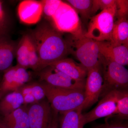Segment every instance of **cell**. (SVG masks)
<instances>
[{
	"mask_svg": "<svg viewBox=\"0 0 128 128\" xmlns=\"http://www.w3.org/2000/svg\"><path fill=\"white\" fill-rule=\"evenodd\" d=\"M29 34L39 57L38 72L71 54L70 37L64 38L61 32L46 21L39 24Z\"/></svg>",
	"mask_w": 128,
	"mask_h": 128,
	"instance_id": "obj_1",
	"label": "cell"
},
{
	"mask_svg": "<svg viewBox=\"0 0 128 128\" xmlns=\"http://www.w3.org/2000/svg\"><path fill=\"white\" fill-rule=\"evenodd\" d=\"M40 82L42 85L46 98L51 108L59 114L83 105L85 98L84 90L57 88Z\"/></svg>",
	"mask_w": 128,
	"mask_h": 128,
	"instance_id": "obj_2",
	"label": "cell"
},
{
	"mask_svg": "<svg viewBox=\"0 0 128 128\" xmlns=\"http://www.w3.org/2000/svg\"><path fill=\"white\" fill-rule=\"evenodd\" d=\"M71 54L88 70L101 63L98 42L83 36L76 38L70 35Z\"/></svg>",
	"mask_w": 128,
	"mask_h": 128,
	"instance_id": "obj_3",
	"label": "cell"
},
{
	"mask_svg": "<svg viewBox=\"0 0 128 128\" xmlns=\"http://www.w3.org/2000/svg\"><path fill=\"white\" fill-rule=\"evenodd\" d=\"M116 13V5L92 17L84 36L97 42L110 41Z\"/></svg>",
	"mask_w": 128,
	"mask_h": 128,
	"instance_id": "obj_4",
	"label": "cell"
},
{
	"mask_svg": "<svg viewBox=\"0 0 128 128\" xmlns=\"http://www.w3.org/2000/svg\"><path fill=\"white\" fill-rule=\"evenodd\" d=\"M51 19L54 27L60 32L69 33L76 38L84 34L78 13L66 2H62Z\"/></svg>",
	"mask_w": 128,
	"mask_h": 128,
	"instance_id": "obj_5",
	"label": "cell"
},
{
	"mask_svg": "<svg viewBox=\"0 0 128 128\" xmlns=\"http://www.w3.org/2000/svg\"><path fill=\"white\" fill-rule=\"evenodd\" d=\"M101 62L104 78L103 89L102 94L104 96L113 90L128 89V70L124 66L116 62L105 60L102 56Z\"/></svg>",
	"mask_w": 128,
	"mask_h": 128,
	"instance_id": "obj_6",
	"label": "cell"
},
{
	"mask_svg": "<svg viewBox=\"0 0 128 128\" xmlns=\"http://www.w3.org/2000/svg\"><path fill=\"white\" fill-rule=\"evenodd\" d=\"M31 73L16 64L4 72L0 81V100L6 94L17 91L32 79Z\"/></svg>",
	"mask_w": 128,
	"mask_h": 128,
	"instance_id": "obj_7",
	"label": "cell"
},
{
	"mask_svg": "<svg viewBox=\"0 0 128 128\" xmlns=\"http://www.w3.org/2000/svg\"><path fill=\"white\" fill-rule=\"evenodd\" d=\"M103 68L101 62L97 66L88 70L85 83L83 110L91 107L98 102L103 90Z\"/></svg>",
	"mask_w": 128,
	"mask_h": 128,
	"instance_id": "obj_8",
	"label": "cell"
},
{
	"mask_svg": "<svg viewBox=\"0 0 128 128\" xmlns=\"http://www.w3.org/2000/svg\"><path fill=\"white\" fill-rule=\"evenodd\" d=\"M36 73L39 77L40 81L53 87L84 90L86 82L73 80L50 66H46Z\"/></svg>",
	"mask_w": 128,
	"mask_h": 128,
	"instance_id": "obj_9",
	"label": "cell"
},
{
	"mask_svg": "<svg viewBox=\"0 0 128 128\" xmlns=\"http://www.w3.org/2000/svg\"><path fill=\"white\" fill-rule=\"evenodd\" d=\"M118 90H113L102 96L98 105L88 112L82 114L84 125L102 118H112L116 112V101Z\"/></svg>",
	"mask_w": 128,
	"mask_h": 128,
	"instance_id": "obj_10",
	"label": "cell"
},
{
	"mask_svg": "<svg viewBox=\"0 0 128 128\" xmlns=\"http://www.w3.org/2000/svg\"><path fill=\"white\" fill-rule=\"evenodd\" d=\"M30 128H48L52 110L45 98L36 103L27 105Z\"/></svg>",
	"mask_w": 128,
	"mask_h": 128,
	"instance_id": "obj_11",
	"label": "cell"
},
{
	"mask_svg": "<svg viewBox=\"0 0 128 128\" xmlns=\"http://www.w3.org/2000/svg\"><path fill=\"white\" fill-rule=\"evenodd\" d=\"M98 42L99 53L107 60L125 66L128 64V46H114L110 41Z\"/></svg>",
	"mask_w": 128,
	"mask_h": 128,
	"instance_id": "obj_12",
	"label": "cell"
},
{
	"mask_svg": "<svg viewBox=\"0 0 128 128\" xmlns=\"http://www.w3.org/2000/svg\"><path fill=\"white\" fill-rule=\"evenodd\" d=\"M20 20L27 24H36L41 19L43 6L41 1L26 0L19 4L18 9Z\"/></svg>",
	"mask_w": 128,
	"mask_h": 128,
	"instance_id": "obj_13",
	"label": "cell"
},
{
	"mask_svg": "<svg viewBox=\"0 0 128 128\" xmlns=\"http://www.w3.org/2000/svg\"><path fill=\"white\" fill-rule=\"evenodd\" d=\"M70 77L80 82H86L88 70L80 64L69 58H64L50 64Z\"/></svg>",
	"mask_w": 128,
	"mask_h": 128,
	"instance_id": "obj_14",
	"label": "cell"
},
{
	"mask_svg": "<svg viewBox=\"0 0 128 128\" xmlns=\"http://www.w3.org/2000/svg\"><path fill=\"white\" fill-rule=\"evenodd\" d=\"M17 45L7 34L0 35V73L12 66Z\"/></svg>",
	"mask_w": 128,
	"mask_h": 128,
	"instance_id": "obj_15",
	"label": "cell"
},
{
	"mask_svg": "<svg viewBox=\"0 0 128 128\" xmlns=\"http://www.w3.org/2000/svg\"><path fill=\"white\" fill-rule=\"evenodd\" d=\"M18 90L23 97L24 105L36 103L46 98L44 89L40 82H30Z\"/></svg>",
	"mask_w": 128,
	"mask_h": 128,
	"instance_id": "obj_16",
	"label": "cell"
},
{
	"mask_svg": "<svg viewBox=\"0 0 128 128\" xmlns=\"http://www.w3.org/2000/svg\"><path fill=\"white\" fill-rule=\"evenodd\" d=\"M0 120L6 128H30L27 105H22Z\"/></svg>",
	"mask_w": 128,
	"mask_h": 128,
	"instance_id": "obj_17",
	"label": "cell"
},
{
	"mask_svg": "<svg viewBox=\"0 0 128 128\" xmlns=\"http://www.w3.org/2000/svg\"><path fill=\"white\" fill-rule=\"evenodd\" d=\"M83 106L59 114V128H84L82 120Z\"/></svg>",
	"mask_w": 128,
	"mask_h": 128,
	"instance_id": "obj_18",
	"label": "cell"
},
{
	"mask_svg": "<svg viewBox=\"0 0 128 128\" xmlns=\"http://www.w3.org/2000/svg\"><path fill=\"white\" fill-rule=\"evenodd\" d=\"M23 105V97L18 90L10 92L0 100V114L5 116Z\"/></svg>",
	"mask_w": 128,
	"mask_h": 128,
	"instance_id": "obj_19",
	"label": "cell"
},
{
	"mask_svg": "<svg viewBox=\"0 0 128 128\" xmlns=\"http://www.w3.org/2000/svg\"><path fill=\"white\" fill-rule=\"evenodd\" d=\"M110 42L114 46H128V22L127 18L118 19L114 22Z\"/></svg>",
	"mask_w": 128,
	"mask_h": 128,
	"instance_id": "obj_20",
	"label": "cell"
},
{
	"mask_svg": "<svg viewBox=\"0 0 128 128\" xmlns=\"http://www.w3.org/2000/svg\"><path fill=\"white\" fill-rule=\"evenodd\" d=\"M31 40L30 34H24L18 44L16 50V56L17 62V64L26 70L29 69V46Z\"/></svg>",
	"mask_w": 128,
	"mask_h": 128,
	"instance_id": "obj_21",
	"label": "cell"
},
{
	"mask_svg": "<svg viewBox=\"0 0 128 128\" xmlns=\"http://www.w3.org/2000/svg\"><path fill=\"white\" fill-rule=\"evenodd\" d=\"M116 106V112L113 116L115 117V120L127 121L128 119V89L118 90Z\"/></svg>",
	"mask_w": 128,
	"mask_h": 128,
	"instance_id": "obj_22",
	"label": "cell"
},
{
	"mask_svg": "<svg viewBox=\"0 0 128 128\" xmlns=\"http://www.w3.org/2000/svg\"><path fill=\"white\" fill-rule=\"evenodd\" d=\"M66 2L82 18L88 19L92 16V0H68Z\"/></svg>",
	"mask_w": 128,
	"mask_h": 128,
	"instance_id": "obj_23",
	"label": "cell"
},
{
	"mask_svg": "<svg viewBox=\"0 0 128 128\" xmlns=\"http://www.w3.org/2000/svg\"><path fill=\"white\" fill-rule=\"evenodd\" d=\"M41 2L42 5L43 12L47 17L51 18L58 8L62 1L43 0Z\"/></svg>",
	"mask_w": 128,
	"mask_h": 128,
	"instance_id": "obj_24",
	"label": "cell"
},
{
	"mask_svg": "<svg viewBox=\"0 0 128 128\" xmlns=\"http://www.w3.org/2000/svg\"><path fill=\"white\" fill-rule=\"evenodd\" d=\"M116 0H92V16L98 10H103L116 6Z\"/></svg>",
	"mask_w": 128,
	"mask_h": 128,
	"instance_id": "obj_25",
	"label": "cell"
},
{
	"mask_svg": "<svg viewBox=\"0 0 128 128\" xmlns=\"http://www.w3.org/2000/svg\"><path fill=\"white\" fill-rule=\"evenodd\" d=\"M116 17L118 19L127 18L128 14V0H116Z\"/></svg>",
	"mask_w": 128,
	"mask_h": 128,
	"instance_id": "obj_26",
	"label": "cell"
},
{
	"mask_svg": "<svg viewBox=\"0 0 128 128\" xmlns=\"http://www.w3.org/2000/svg\"><path fill=\"white\" fill-rule=\"evenodd\" d=\"M93 128H128V123L127 121L114 120L110 122H106L105 124L98 125Z\"/></svg>",
	"mask_w": 128,
	"mask_h": 128,
	"instance_id": "obj_27",
	"label": "cell"
},
{
	"mask_svg": "<svg viewBox=\"0 0 128 128\" xmlns=\"http://www.w3.org/2000/svg\"><path fill=\"white\" fill-rule=\"evenodd\" d=\"M58 116L59 114L52 110V118L48 128H59Z\"/></svg>",
	"mask_w": 128,
	"mask_h": 128,
	"instance_id": "obj_28",
	"label": "cell"
},
{
	"mask_svg": "<svg viewBox=\"0 0 128 128\" xmlns=\"http://www.w3.org/2000/svg\"><path fill=\"white\" fill-rule=\"evenodd\" d=\"M8 24L5 16L0 18V35L7 34Z\"/></svg>",
	"mask_w": 128,
	"mask_h": 128,
	"instance_id": "obj_29",
	"label": "cell"
},
{
	"mask_svg": "<svg viewBox=\"0 0 128 128\" xmlns=\"http://www.w3.org/2000/svg\"><path fill=\"white\" fill-rule=\"evenodd\" d=\"M4 16V14L2 7L1 3L0 2V18H2Z\"/></svg>",
	"mask_w": 128,
	"mask_h": 128,
	"instance_id": "obj_30",
	"label": "cell"
},
{
	"mask_svg": "<svg viewBox=\"0 0 128 128\" xmlns=\"http://www.w3.org/2000/svg\"><path fill=\"white\" fill-rule=\"evenodd\" d=\"M0 128H6L0 120Z\"/></svg>",
	"mask_w": 128,
	"mask_h": 128,
	"instance_id": "obj_31",
	"label": "cell"
},
{
	"mask_svg": "<svg viewBox=\"0 0 128 128\" xmlns=\"http://www.w3.org/2000/svg\"><path fill=\"white\" fill-rule=\"evenodd\" d=\"M1 80V78L0 77V81Z\"/></svg>",
	"mask_w": 128,
	"mask_h": 128,
	"instance_id": "obj_32",
	"label": "cell"
}]
</instances>
